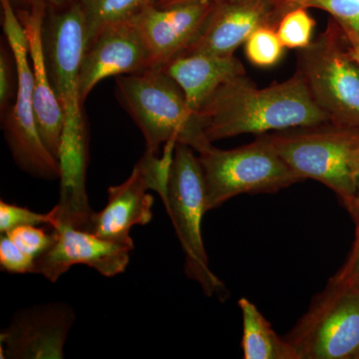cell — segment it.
<instances>
[{"instance_id":"6da1fadb","label":"cell","mask_w":359,"mask_h":359,"mask_svg":"<svg viewBox=\"0 0 359 359\" xmlns=\"http://www.w3.org/2000/svg\"><path fill=\"white\" fill-rule=\"evenodd\" d=\"M197 115L211 143L330 121L297 71L285 81L264 88L257 87L247 74L233 78L217 89Z\"/></svg>"},{"instance_id":"7a4b0ae2","label":"cell","mask_w":359,"mask_h":359,"mask_svg":"<svg viewBox=\"0 0 359 359\" xmlns=\"http://www.w3.org/2000/svg\"><path fill=\"white\" fill-rule=\"evenodd\" d=\"M45 62L54 92L65 115L60 163V185L68 191L86 187L88 136L79 77L86 50V21L76 1L63 8H47L42 32Z\"/></svg>"},{"instance_id":"3957f363","label":"cell","mask_w":359,"mask_h":359,"mask_svg":"<svg viewBox=\"0 0 359 359\" xmlns=\"http://www.w3.org/2000/svg\"><path fill=\"white\" fill-rule=\"evenodd\" d=\"M115 97L137 125L146 151L157 155L162 144H185L201 153L212 147L197 113L176 81L163 69L115 77Z\"/></svg>"},{"instance_id":"277c9868","label":"cell","mask_w":359,"mask_h":359,"mask_svg":"<svg viewBox=\"0 0 359 359\" xmlns=\"http://www.w3.org/2000/svg\"><path fill=\"white\" fill-rule=\"evenodd\" d=\"M266 136L302 181L311 179L327 186L349 210L355 196L359 128L328 121Z\"/></svg>"},{"instance_id":"5b68a950","label":"cell","mask_w":359,"mask_h":359,"mask_svg":"<svg viewBox=\"0 0 359 359\" xmlns=\"http://www.w3.org/2000/svg\"><path fill=\"white\" fill-rule=\"evenodd\" d=\"M163 204L185 254L186 276L199 283L207 297L216 295L219 301H224L228 290L209 268L202 237V221L208 212L204 174L195 150L185 144L175 146Z\"/></svg>"},{"instance_id":"8992f818","label":"cell","mask_w":359,"mask_h":359,"mask_svg":"<svg viewBox=\"0 0 359 359\" xmlns=\"http://www.w3.org/2000/svg\"><path fill=\"white\" fill-rule=\"evenodd\" d=\"M297 71L330 122L359 128V65L334 18L325 32L299 49Z\"/></svg>"},{"instance_id":"52a82bcc","label":"cell","mask_w":359,"mask_h":359,"mask_svg":"<svg viewBox=\"0 0 359 359\" xmlns=\"http://www.w3.org/2000/svg\"><path fill=\"white\" fill-rule=\"evenodd\" d=\"M2 28L18 63L20 86L15 102L0 116L1 128L14 163L33 178L60 180V163L49 152L42 141L33 104L34 80L29 45L11 0H0Z\"/></svg>"},{"instance_id":"ba28073f","label":"cell","mask_w":359,"mask_h":359,"mask_svg":"<svg viewBox=\"0 0 359 359\" xmlns=\"http://www.w3.org/2000/svg\"><path fill=\"white\" fill-rule=\"evenodd\" d=\"M204 174L207 211L242 194H273L301 182L285 164L266 134L247 145L210 147L199 153Z\"/></svg>"},{"instance_id":"9c48e42d","label":"cell","mask_w":359,"mask_h":359,"mask_svg":"<svg viewBox=\"0 0 359 359\" xmlns=\"http://www.w3.org/2000/svg\"><path fill=\"white\" fill-rule=\"evenodd\" d=\"M287 339L301 359H358L359 289L330 280Z\"/></svg>"},{"instance_id":"30bf717a","label":"cell","mask_w":359,"mask_h":359,"mask_svg":"<svg viewBox=\"0 0 359 359\" xmlns=\"http://www.w3.org/2000/svg\"><path fill=\"white\" fill-rule=\"evenodd\" d=\"M76 313L70 304L47 302L16 311L0 332L2 359H62Z\"/></svg>"},{"instance_id":"8fae6325","label":"cell","mask_w":359,"mask_h":359,"mask_svg":"<svg viewBox=\"0 0 359 359\" xmlns=\"http://www.w3.org/2000/svg\"><path fill=\"white\" fill-rule=\"evenodd\" d=\"M215 4L212 0H194L168 6L152 4L130 18L148 52L150 69H163L187 50Z\"/></svg>"},{"instance_id":"7c38bea8","label":"cell","mask_w":359,"mask_h":359,"mask_svg":"<svg viewBox=\"0 0 359 359\" xmlns=\"http://www.w3.org/2000/svg\"><path fill=\"white\" fill-rule=\"evenodd\" d=\"M289 11L285 0L216 1L202 30L184 53L235 55L257 29L264 26L276 28Z\"/></svg>"},{"instance_id":"4fadbf2b","label":"cell","mask_w":359,"mask_h":359,"mask_svg":"<svg viewBox=\"0 0 359 359\" xmlns=\"http://www.w3.org/2000/svg\"><path fill=\"white\" fill-rule=\"evenodd\" d=\"M54 230L57 231V241L35 259L36 275L56 283L75 264L88 266L106 278L126 271L134 242H113L69 226H58Z\"/></svg>"},{"instance_id":"5bb4252c","label":"cell","mask_w":359,"mask_h":359,"mask_svg":"<svg viewBox=\"0 0 359 359\" xmlns=\"http://www.w3.org/2000/svg\"><path fill=\"white\" fill-rule=\"evenodd\" d=\"M150 59L139 33L129 20L108 26L97 35L82 58L79 77L81 103L107 77L150 69Z\"/></svg>"},{"instance_id":"9a60e30c","label":"cell","mask_w":359,"mask_h":359,"mask_svg":"<svg viewBox=\"0 0 359 359\" xmlns=\"http://www.w3.org/2000/svg\"><path fill=\"white\" fill-rule=\"evenodd\" d=\"M47 8L48 6L45 0H29L27 6L18 9L16 13L25 27L29 45L34 80L33 104L37 127L45 146L59 161L65 128V115L62 106L52 87L45 62L42 32Z\"/></svg>"},{"instance_id":"2e32d148","label":"cell","mask_w":359,"mask_h":359,"mask_svg":"<svg viewBox=\"0 0 359 359\" xmlns=\"http://www.w3.org/2000/svg\"><path fill=\"white\" fill-rule=\"evenodd\" d=\"M149 190L147 173L138 162L124 183L109 187L107 204L101 211L93 212L86 231L113 242H133L131 229L152 221L154 197Z\"/></svg>"},{"instance_id":"e0dca14e","label":"cell","mask_w":359,"mask_h":359,"mask_svg":"<svg viewBox=\"0 0 359 359\" xmlns=\"http://www.w3.org/2000/svg\"><path fill=\"white\" fill-rule=\"evenodd\" d=\"M163 70L179 84L187 102L196 113L219 87L233 78L247 74L244 65L235 55L204 53L181 54Z\"/></svg>"},{"instance_id":"ac0fdd59","label":"cell","mask_w":359,"mask_h":359,"mask_svg":"<svg viewBox=\"0 0 359 359\" xmlns=\"http://www.w3.org/2000/svg\"><path fill=\"white\" fill-rule=\"evenodd\" d=\"M238 304L242 311L245 359H301L289 340L276 334L256 304L245 297Z\"/></svg>"},{"instance_id":"d6986e66","label":"cell","mask_w":359,"mask_h":359,"mask_svg":"<svg viewBox=\"0 0 359 359\" xmlns=\"http://www.w3.org/2000/svg\"><path fill=\"white\" fill-rule=\"evenodd\" d=\"M86 21L87 45L108 26L129 20L146 6L159 0H75ZM86 45V47H87Z\"/></svg>"},{"instance_id":"ffe728a7","label":"cell","mask_w":359,"mask_h":359,"mask_svg":"<svg viewBox=\"0 0 359 359\" xmlns=\"http://www.w3.org/2000/svg\"><path fill=\"white\" fill-rule=\"evenodd\" d=\"M306 7H297L283 14L276 26V33L285 48L302 49L313 40L316 21Z\"/></svg>"},{"instance_id":"44dd1931","label":"cell","mask_w":359,"mask_h":359,"mask_svg":"<svg viewBox=\"0 0 359 359\" xmlns=\"http://www.w3.org/2000/svg\"><path fill=\"white\" fill-rule=\"evenodd\" d=\"M245 56L252 65L257 67H271L282 58L283 46L276 27L264 26L259 28L247 39Z\"/></svg>"},{"instance_id":"7402d4cb","label":"cell","mask_w":359,"mask_h":359,"mask_svg":"<svg viewBox=\"0 0 359 359\" xmlns=\"http://www.w3.org/2000/svg\"><path fill=\"white\" fill-rule=\"evenodd\" d=\"M304 7L330 13L341 27L349 44L359 45V0H309Z\"/></svg>"},{"instance_id":"603a6c76","label":"cell","mask_w":359,"mask_h":359,"mask_svg":"<svg viewBox=\"0 0 359 359\" xmlns=\"http://www.w3.org/2000/svg\"><path fill=\"white\" fill-rule=\"evenodd\" d=\"M20 86L18 63L6 37L0 43V116L13 105Z\"/></svg>"},{"instance_id":"cb8c5ba5","label":"cell","mask_w":359,"mask_h":359,"mask_svg":"<svg viewBox=\"0 0 359 359\" xmlns=\"http://www.w3.org/2000/svg\"><path fill=\"white\" fill-rule=\"evenodd\" d=\"M36 226H18L6 233L23 252L35 259L50 249L58 238L57 231L54 229L52 233H47L43 229Z\"/></svg>"},{"instance_id":"d4e9b609","label":"cell","mask_w":359,"mask_h":359,"mask_svg":"<svg viewBox=\"0 0 359 359\" xmlns=\"http://www.w3.org/2000/svg\"><path fill=\"white\" fill-rule=\"evenodd\" d=\"M53 217L51 212L41 214L32 211L28 208L20 207L0 201V233H6L13 229L22 226H51Z\"/></svg>"},{"instance_id":"484cf974","label":"cell","mask_w":359,"mask_h":359,"mask_svg":"<svg viewBox=\"0 0 359 359\" xmlns=\"http://www.w3.org/2000/svg\"><path fill=\"white\" fill-rule=\"evenodd\" d=\"M35 259L26 254L4 233L0 238V266L11 273H34Z\"/></svg>"},{"instance_id":"4316f807","label":"cell","mask_w":359,"mask_h":359,"mask_svg":"<svg viewBox=\"0 0 359 359\" xmlns=\"http://www.w3.org/2000/svg\"><path fill=\"white\" fill-rule=\"evenodd\" d=\"M355 242L348 259L330 282L344 287L359 289V222L356 223Z\"/></svg>"},{"instance_id":"83f0119b","label":"cell","mask_w":359,"mask_h":359,"mask_svg":"<svg viewBox=\"0 0 359 359\" xmlns=\"http://www.w3.org/2000/svg\"><path fill=\"white\" fill-rule=\"evenodd\" d=\"M348 212L353 215L354 219L358 223L359 222V160L355 174V196H354L353 205L349 208Z\"/></svg>"},{"instance_id":"f1b7e54d","label":"cell","mask_w":359,"mask_h":359,"mask_svg":"<svg viewBox=\"0 0 359 359\" xmlns=\"http://www.w3.org/2000/svg\"><path fill=\"white\" fill-rule=\"evenodd\" d=\"M74 1L75 0H45L47 6L52 7V8H63V7L68 6Z\"/></svg>"},{"instance_id":"f546056e","label":"cell","mask_w":359,"mask_h":359,"mask_svg":"<svg viewBox=\"0 0 359 359\" xmlns=\"http://www.w3.org/2000/svg\"><path fill=\"white\" fill-rule=\"evenodd\" d=\"M194 1V0H159L156 6H168L172 4H181V2ZM212 1H221V0H212Z\"/></svg>"},{"instance_id":"4dcf8cb0","label":"cell","mask_w":359,"mask_h":359,"mask_svg":"<svg viewBox=\"0 0 359 359\" xmlns=\"http://www.w3.org/2000/svg\"><path fill=\"white\" fill-rule=\"evenodd\" d=\"M308 1L309 0H285L290 11V9L297 8V7H304V4H306Z\"/></svg>"},{"instance_id":"1f68e13d","label":"cell","mask_w":359,"mask_h":359,"mask_svg":"<svg viewBox=\"0 0 359 359\" xmlns=\"http://www.w3.org/2000/svg\"><path fill=\"white\" fill-rule=\"evenodd\" d=\"M11 1H13L15 11H18V9L25 8V7L27 6L29 0H11Z\"/></svg>"},{"instance_id":"d6a6232c","label":"cell","mask_w":359,"mask_h":359,"mask_svg":"<svg viewBox=\"0 0 359 359\" xmlns=\"http://www.w3.org/2000/svg\"><path fill=\"white\" fill-rule=\"evenodd\" d=\"M351 53L354 60H355L356 62H358V65H359V45H355V46H353V45H351Z\"/></svg>"}]
</instances>
